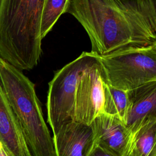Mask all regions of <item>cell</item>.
Masks as SVG:
<instances>
[{"instance_id":"e0dca14e","label":"cell","mask_w":156,"mask_h":156,"mask_svg":"<svg viewBox=\"0 0 156 156\" xmlns=\"http://www.w3.org/2000/svg\"><path fill=\"white\" fill-rule=\"evenodd\" d=\"M1 146H2V144H1V143L0 142V147H1Z\"/></svg>"},{"instance_id":"7c38bea8","label":"cell","mask_w":156,"mask_h":156,"mask_svg":"<svg viewBox=\"0 0 156 156\" xmlns=\"http://www.w3.org/2000/svg\"><path fill=\"white\" fill-rule=\"evenodd\" d=\"M128 105L127 91L117 88L110 85L107 81L104 72L102 113L108 115L118 116L124 122Z\"/></svg>"},{"instance_id":"5b68a950","label":"cell","mask_w":156,"mask_h":156,"mask_svg":"<svg viewBox=\"0 0 156 156\" xmlns=\"http://www.w3.org/2000/svg\"><path fill=\"white\" fill-rule=\"evenodd\" d=\"M107 82L128 91L156 80V49H130L99 56Z\"/></svg>"},{"instance_id":"6da1fadb","label":"cell","mask_w":156,"mask_h":156,"mask_svg":"<svg viewBox=\"0 0 156 156\" xmlns=\"http://www.w3.org/2000/svg\"><path fill=\"white\" fill-rule=\"evenodd\" d=\"M104 56L156 44V0H71L67 12Z\"/></svg>"},{"instance_id":"30bf717a","label":"cell","mask_w":156,"mask_h":156,"mask_svg":"<svg viewBox=\"0 0 156 156\" xmlns=\"http://www.w3.org/2000/svg\"><path fill=\"white\" fill-rule=\"evenodd\" d=\"M0 142L15 156H32L1 83Z\"/></svg>"},{"instance_id":"277c9868","label":"cell","mask_w":156,"mask_h":156,"mask_svg":"<svg viewBox=\"0 0 156 156\" xmlns=\"http://www.w3.org/2000/svg\"><path fill=\"white\" fill-rule=\"evenodd\" d=\"M98 55L83 52L77 58L57 71L49 83L47 96V120L53 134L65 124L74 121L77 83L83 71Z\"/></svg>"},{"instance_id":"ba28073f","label":"cell","mask_w":156,"mask_h":156,"mask_svg":"<svg viewBox=\"0 0 156 156\" xmlns=\"http://www.w3.org/2000/svg\"><path fill=\"white\" fill-rule=\"evenodd\" d=\"M91 124L97 144L116 156H126L132 132L119 116L102 113Z\"/></svg>"},{"instance_id":"9c48e42d","label":"cell","mask_w":156,"mask_h":156,"mask_svg":"<svg viewBox=\"0 0 156 156\" xmlns=\"http://www.w3.org/2000/svg\"><path fill=\"white\" fill-rule=\"evenodd\" d=\"M129 105L124 122L133 133L141 125L156 120V80L127 91Z\"/></svg>"},{"instance_id":"8992f818","label":"cell","mask_w":156,"mask_h":156,"mask_svg":"<svg viewBox=\"0 0 156 156\" xmlns=\"http://www.w3.org/2000/svg\"><path fill=\"white\" fill-rule=\"evenodd\" d=\"M104 74L98 56L80 75L76 90L74 121L90 124L102 113Z\"/></svg>"},{"instance_id":"9a60e30c","label":"cell","mask_w":156,"mask_h":156,"mask_svg":"<svg viewBox=\"0 0 156 156\" xmlns=\"http://www.w3.org/2000/svg\"><path fill=\"white\" fill-rule=\"evenodd\" d=\"M0 156H15L9 150L2 145L0 147Z\"/></svg>"},{"instance_id":"5bb4252c","label":"cell","mask_w":156,"mask_h":156,"mask_svg":"<svg viewBox=\"0 0 156 156\" xmlns=\"http://www.w3.org/2000/svg\"><path fill=\"white\" fill-rule=\"evenodd\" d=\"M88 156H116V155L96 144Z\"/></svg>"},{"instance_id":"7a4b0ae2","label":"cell","mask_w":156,"mask_h":156,"mask_svg":"<svg viewBox=\"0 0 156 156\" xmlns=\"http://www.w3.org/2000/svg\"><path fill=\"white\" fill-rule=\"evenodd\" d=\"M45 0H0V57L20 69L37 65Z\"/></svg>"},{"instance_id":"3957f363","label":"cell","mask_w":156,"mask_h":156,"mask_svg":"<svg viewBox=\"0 0 156 156\" xmlns=\"http://www.w3.org/2000/svg\"><path fill=\"white\" fill-rule=\"evenodd\" d=\"M0 83L32 156H57L33 82L0 57Z\"/></svg>"},{"instance_id":"4fadbf2b","label":"cell","mask_w":156,"mask_h":156,"mask_svg":"<svg viewBox=\"0 0 156 156\" xmlns=\"http://www.w3.org/2000/svg\"><path fill=\"white\" fill-rule=\"evenodd\" d=\"M71 0H45L41 17V40L51 30L60 16L67 12Z\"/></svg>"},{"instance_id":"2e32d148","label":"cell","mask_w":156,"mask_h":156,"mask_svg":"<svg viewBox=\"0 0 156 156\" xmlns=\"http://www.w3.org/2000/svg\"><path fill=\"white\" fill-rule=\"evenodd\" d=\"M152 47H153L154 49H156V44H154L153 46H152Z\"/></svg>"},{"instance_id":"52a82bcc","label":"cell","mask_w":156,"mask_h":156,"mask_svg":"<svg viewBox=\"0 0 156 156\" xmlns=\"http://www.w3.org/2000/svg\"><path fill=\"white\" fill-rule=\"evenodd\" d=\"M52 138L57 156H88L96 144L93 124L75 121L63 124Z\"/></svg>"},{"instance_id":"8fae6325","label":"cell","mask_w":156,"mask_h":156,"mask_svg":"<svg viewBox=\"0 0 156 156\" xmlns=\"http://www.w3.org/2000/svg\"><path fill=\"white\" fill-rule=\"evenodd\" d=\"M126 156H156V120L144 123L132 133Z\"/></svg>"}]
</instances>
